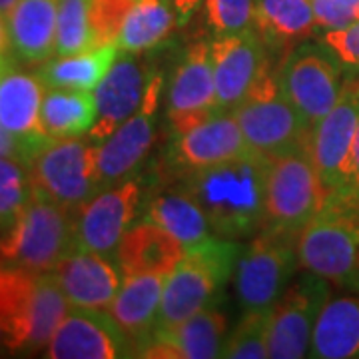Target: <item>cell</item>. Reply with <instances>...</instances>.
<instances>
[{"mask_svg": "<svg viewBox=\"0 0 359 359\" xmlns=\"http://www.w3.org/2000/svg\"><path fill=\"white\" fill-rule=\"evenodd\" d=\"M269 162L268 156L248 150L230 162L188 174L184 190L202 205L216 236L238 240L264 228Z\"/></svg>", "mask_w": 359, "mask_h": 359, "instance_id": "1", "label": "cell"}, {"mask_svg": "<svg viewBox=\"0 0 359 359\" xmlns=\"http://www.w3.org/2000/svg\"><path fill=\"white\" fill-rule=\"evenodd\" d=\"M299 266L359 294V186L327 194L297 236Z\"/></svg>", "mask_w": 359, "mask_h": 359, "instance_id": "2", "label": "cell"}, {"mask_svg": "<svg viewBox=\"0 0 359 359\" xmlns=\"http://www.w3.org/2000/svg\"><path fill=\"white\" fill-rule=\"evenodd\" d=\"M76 250V212L66 210L32 188L14 228L0 238V259L32 273L54 271Z\"/></svg>", "mask_w": 359, "mask_h": 359, "instance_id": "3", "label": "cell"}, {"mask_svg": "<svg viewBox=\"0 0 359 359\" xmlns=\"http://www.w3.org/2000/svg\"><path fill=\"white\" fill-rule=\"evenodd\" d=\"M240 245L226 238H210L186 248L176 269L164 282L158 325L168 327L212 306L238 264Z\"/></svg>", "mask_w": 359, "mask_h": 359, "instance_id": "4", "label": "cell"}, {"mask_svg": "<svg viewBox=\"0 0 359 359\" xmlns=\"http://www.w3.org/2000/svg\"><path fill=\"white\" fill-rule=\"evenodd\" d=\"M32 188L66 210L76 212L102 190L98 144L80 138H48L26 158Z\"/></svg>", "mask_w": 359, "mask_h": 359, "instance_id": "5", "label": "cell"}, {"mask_svg": "<svg viewBox=\"0 0 359 359\" xmlns=\"http://www.w3.org/2000/svg\"><path fill=\"white\" fill-rule=\"evenodd\" d=\"M231 112L248 146L268 158L285 154L309 142L311 128L306 118L285 98L278 76H271L268 70H264Z\"/></svg>", "mask_w": 359, "mask_h": 359, "instance_id": "6", "label": "cell"}, {"mask_svg": "<svg viewBox=\"0 0 359 359\" xmlns=\"http://www.w3.org/2000/svg\"><path fill=\"white\" fill-rule=\"evenodd\" d=\"M323 190L309 154V142L269 162L264 228L299 233L321 210Z\"/></svg>", "mask_w": 359, "mask_h": 359, "instance_id": "7", "label": "cell"}, {"mask_svg": "<svg viewBox=\"0 0 359 359\" xmlns=\"http://www.w3.org/2000/svg\"><path fill=\"white\" fill-rule=\"evenodd\" d=\"M278 84L313 128L339 100L346 72L321 40H304L287 52L278 72Z\"/></svg>", "mask_w": 359, "mask_h": 359, "instance_id": "8", "label": "cell"}, {"mask_svg": "<svg viewBox=\"0 0 359 359\" xmlns=\"http://www.w3.org/2000/svg\"><path fill=\"white\" fill-rule=\"evenodd\" d=\"M297 236L264 228L236 266V294L244 309L271 308L299 268Z\"/></svg>", "mask_w": 359, "mask_h": 359, "instance_id": "9", "label": "cell"}, {"mask_svg": "<svg viewBox=\"0 0 359 359\" xmlns=\"http://www.w3.org/2000/svg\"><path fill=\"white\" fill-rule=\"evenodd\" d=\"M359 124V76H346L335 106L309 132V154L325 194L355 188L353 144Z\"/></svg>", "mask_w": 359, "mask_h": 359, "instance_id": "10", "label": "cell"}, {"mask_svg": "<svg viewBox=\"0 0 359 359\" xmlns=\"http://www.w3.org/2000/svg\"><path fill=\"white\" fill-rule=\"evenodd\" d=\"M330 299V282L313 271H306L290 283L282 297L271 306L269 358L299 359L309 355L316 325Z\"/></svg>", "mask_w": 359, "mask_h": 359, "instance_id": "11", "label": "cell"}, {"mask_svg": "<svg viewBox=\"0 0 359 359\" xmlns=\"http://www.w3.org/2000/svg\"><path fill=\"white\" fill-rule=\"evenodd\" d=\"M162 88L164 78L154 72L140 108L128 120H124L102 144H98V172L102 190L128 180L150 152L156 138Z\"/></svg>", "mask_w": 359, "mask_h": 359, "instance_id": "12", "label": "cell"}, {"mask_svg": "<svg viewBox=\"0 0 359 359\" xmlns=\"http://www.w3.org/2000/svg\"><path fill=\"white\" fill-rule=\"evenodd\" d=\"M134 358V346L114 316L106 309L76 308L68 311L46 347L50 359Z\"/></svg>", "mask_w": 359, "mask_h": 359, "instance_id": "13", "label": "cell"}, {"mask_svg": "<svg viewBox=\"0 0 359 359\" xmlns=\"http://www.w3.org/2000/svg\"><path fill=\"white\" fill-rule=\"evenodd\" d=\"M142 200L136 180L104 188L76 210V250L110 256L130 230Z\"/></svg>", "mask_w": 359, "mask_h": 359, "instance_id": "14", "label": "cell"}, {"mask_svg": "<svg viewBox=\"0 0 359 359\" xmlns=\"http://www.w3.org/2000/svg\"><path fill=\"white\" fill-rule=\"evenodd\" d=\"M218 112L210 42L190 46L176 66L168 88V120L172 136L188 132Z\"/></svg>", "mask_w": 359, "mask_h": 359, "instance_id": "15", "label": "cell"}, {"mask_svg": "<svg viewBox=\"0 0 359 359\" xmlns=\"http://www.w3.org/2000/svg\"><path fill=\"white\" fill-rule=\"evenodd\" d=\"M264 46L266 42L256 28L222 34L210 42L218 112L233 110L268 70Z\"/></svg>", "mask_w": 359, "mask_h": 359, "instance_id": "16", "label": "cell"}, {"mask_svg": "<svg viewBox=\"0 0 359 359\" xmlns=\"http://www.w3.org/2000/svg\"><path fill=\"white\" fill-rule=\"evenodd\" d=\"M154 76L142 54H120L108 74L94 88L96 98V122L88 138L102 144L124 120H128L140 108L148 84Z\"/></svg>", "mask_w": 359, "mask_h": 359, "instance_id": "17", "label": "cell"}, {"mask_svg": "<svg viewBox=\"0 0 359 359\" xmlns=\"http://www.w3.org/2000/svg\"><path fill=\"white\" fill-rule=\"evenodd\" d=\"M252 150L231 110L212 114L188 132L172 136L168 160L188 174L230 162Z\"/></svg>", "mask_w": 359, "mask_h": 359, "instance_id": "18", "label": "cell"}, {"mask_svg": "<svg viewBox=\"0 0 359 359\" xmlns=\"http://www.w3.org/2000/svg\"><path fill=\"white\" fill-rule=\"evenodd\" d=\"M226 316L214 306L200 309L176 325H158L136 351L148 359H214L222 358L226 341Z\"/></svg>", "mask_w": 359, "mask_h": 359, "instance_id": "19", "label": "cell"}, {"mask_svg": "<svg viewBox=\"0 0 359 359\" xmlns=\"http://www.w3.org/2000/svg\"><path fill=\"white\" fill-rule=\"evenodd\" d=\"M70 306L72 304L68 302L54 271L36 273L32 295L25 311L13 321H8L6 349L39 351L48 346L58 325L68 316Z\"/></svg>", "mask_w": 359, "mask_h": 359, "instance_id": "20", "label": "cell"}, {"mask_svg": "<svg viewBox=\"0 0 359 359\" xmlns=\"http://www.w3.org/2000/svg\"><path fill=\"white\" fill-rule=\"evenodd\" d=\"M66 297L76 308L110 309L122 287L120 268L108 256L74 250L54 269Z\"/></svg>", "mask_w": 359, "mask_h": 359, "instance_id": "21", "label": "cell"}, {"mask_svg": "<svg viewBox=\"0 0 359 359\" xmlns=\"http://www.w3.org/2000/svg\"><path fill=\"white\" fill-rule=\"evenodd\" d=\"M186 254V245L150 219L130 226L116 250L118 268L126 278H168Z\"/></svg>", "mask_w": 359, "mask_h": 359, "instance_id": "22", "label": "cell"}, {"mask_svg": "<svg viewBox=\"0 0 359 359\" xmlns=\"http://www.w3.org/2000/svg\"><path fill=\"white\" fill-rule=\"evenodd\" d=\"M44 88L39 76L26 72L4 70L0 74V122L22 140L25 162L40 142L48 138L40 120V108L46 94Z\"/></svg>", "mask_w": 359, "mask_h": 359, "instance_id": "23", "label": "cell"}, {"mask_svg": "<svg viewBox=\"0 0 359 359\" xmlns=\"http://www.w3.org/2000/svg\"><path fill=\"white\" fill-rule=\"evenodd\" d=\"M58 0H18L6 18L8 40L26 62H46L56 48Z\"/></svg>", "mask_w": 359, "mask_h": 359, "instance_id": "24", "label": "cell"}, {"mask_svg": "<svg viewBox=\"0 0 359 359\" xmlns=\"http://www.w3.org/2000/svg\"><path fill=\"white\" fill-rule=\"evenodd\" d=\"M164 282L166 278L160 276L126 278L110 306V313L114 316V320L120 323V327L126 332L134 346V358L138 347L158 327Z\"/></svg>", "mask_w": 359, "mask_h": 359, "instance_id": "25", "label": "cell"}, {"mask_svg": "<svg viewBox=\"0 0 359 359\" xmlns=\"http://www.w3.org/2000/svg\"><path fill=\"white\" fill-rule=\"evenodd\" d=\"M309 358L359 359V294L327 302L313 332Z\"/></svg>", "mask_w": 359, "mask_h": 359, "instance_id": "26", "label": "cell"}, {"mask_svg": "<svg viewBox=\"0 0 359 359\" xmlns=\"http://www.w3.org/2000/svg\"><path fill=\"white\" fill-rule=\"evenodd\" d=\"M256 30L266 46L287 48L318 32L311 0H254Z\"/></svg>", "mask_w": 359, "mask_h": 359, "instance_id": "27", "label": "cell"}, {"mask_svg": "<svg viewBox=\"0 0 359 359\" xmlns=\"http://www.w3.org/2000/svg\"><path fill=\"white\" fill-rule=\"evenodd\" d=\"M178 25L184 20L170 0H136L116 46L120 54H144L162 44Z\"/></svg>", "mask_w": 359, "mask_h": 359, "instance_id": "28", "label": "cell"}, {"mask_svg": "<svg viewBox=\"0 0 359 359\" xmlns=\"http://www.w3.org/2000/svg\"><path fill=\"white\" fill-rule=\"evenodd\" d=\"M96 98L90 90L50 88L44 94L40 120L52 138H80L96 122Z\"/></svg>", "mask_w": 359, "mask_h": 359, "instance_id": "29", "label": "cell"}, {"mask_svg": "<svg viewBox=\"0 0 359 359\" xmlns=\"http://www.w3.org/2000/svg\"><path fill=\"white\" fill-rule=\"evenodd\" d=\"M120 50L116 44L58 56V60H46L39 70V78L46 88H78L94 90L108 70L112 68Z\"/></svg>", "mask_w": 359, "mask_h": 359, "instance_id": "30", "label": "cell"}, {"mask_svg": "<svg viewBox=\"0 0 359 359\" xmlns=\"http://www.w3.org/2000/svg\"><path fill=\"white\" fill-rule=\"evenodd\" d=\"M148 219L170 231L186 248L214 238L202 205L186 190L168 192L154 198L148 208Z\"/></svg>", "mask_w": 359, "mask_h": 359, "instance_id": "31", "label": "cell"}, {"mask_svg": "<svg viewBox=\"0 0 359 359\" xmlns=\"http://www.w3.org/2000/svg\"><path fill=\"white\" fill-rule=\"evenodd\" d=\"M271 308L245 309L244 318L233 327L222 349L226 359H266L269 358L268 332Z\"/></svg>", "mask_w": 359, "mask_h": 359, "instance_id": "32", "label": "cell"}, {"mask_svg": "<svg viewBox=\"0 0 359 359\" xmlns=\"http://www.w3.org/2000/svg\"><path fill=\"white\" fill-rule=\"evenodd\" d=\"M32 196V184L25 164L0 158V238L13 230Z\"/></svg>", "mask_w": 359, "mask_h": 359, "instance_id": "33", "label": "cell"}, {"mask_svg": "<svg viewBox=\"0 0 359 359\" xmlns=\"http://www.w3.org/2000/svg\"><path fill=\"white\" fill-rule=\"evenodd\" d=\"M94 48L88 18V0H58L56 56H70Z\"/></svg>", "mask_w": 359, "mask_h": 359, "instance_id": "34", "label": "cell"}, {"mask_svg": "<svg viewBox=\"0 0 359 359\" xmlns=\"http://www.w3.org/2000/svg\"><path fill=\"white\" fill-rule=\"evenodd\" d=\"M136 0H88V18L94 48L116 44Z\"/></svg>", "mask_w": 359, "mask_h": 359, "instance_id": "35", "label": "cell"}, {"mask_svg": "<svg viewBox=\"0 0 359 359\" xmlns=\"http://www.w3.org/2000/svg\"><path fill=\"white\" fill-rule=\"evenodd\" d=\"M204 8L214 36L256 28L254 0H204Z\"/></svg>", "mask_w": 359, "mask_h": 359, "instance_id": "36", "label": "cell"}, {"mask_svg": "<svg viewBox=\"0 0 359 359\" xmlns=\"http://www.w3.org/2000/svg\"><path fill=\"white\" fill-rule=\"evenodd\" d=\"M36 273L18 266H0V316L13 321L25 311Z\"/></svg>", "mask_w": 359, "mask_h": 359, "instance_id": "37", "label": "cell"}, {"mask_svg": "<svg viewBox=\"0 0 359 359\" xmlns=\"http://www.w3.org/2000/svg\"><path fill=\"white\" fill-rule=\"evenodd\" d=\"M318 40L334 52L346 76H359V22L339 30L320 32Z\"/></svg>", "mask_w": 359, "mask_h": 359, "instance_id": "38", "label": "cell"}, {"mask_svg": "<svg viewBox=\"0 0 359 359\" xmlns=\"http://www.w3.org/2000/svg\"><path fill=\"white\" fill-rule=\"evenodd\" d=\"M318 32L339 30L359 22V0H311Z\"/></svg>", "mask_w": 359, "mask_h": 359, "instance_id": "39", "label": "cell"}, {"mask_svg": "<svg viewBox=\"0 0 359 359\" xmlns=\"http://www.w3.org/2000/svg\"><path fill=\"white\" fill-rule=\"evenodd\" d=\"M0 158H11L20 164L25 162V144L13 132L4 128L2 122H0Z\"/></svg>", "mask_w": 359, "mask_h": 359, "instance_id": "40", "label": "cell"}, {"mask_svg": "<svg viewBox=\"0 0 359 359\" xmlns=\"http://www.w3.org/2000/svg\"><path fill=\"white\" fill-rule=\"evenodd\" d=\"M176 8H178L180 16H182V20L186 22L190 16H192V13L198 8V4L202 2V0H170Z\"/></svg>", "mask_w": 359, "mask_h": 359, "instance_id": "41", "label": "cell"}, {"mask_svg": "<svg viewBox=\"0 0 359 359\" xmlns=\"http://www.w3.org/2000/svg\"><path fill=\"white\" fill-rule=\"evenodd\" d=\"M11 48V40H8V28H6V20L0 16V54Z\"/></svg>", "mask_w": 359, "mask_h": 359, "instance_id": "42", "label": "cell"}, {"mask_svg": "<svg viewBox=\"0 0 359 359\" xmlns=\"http://www.w3.org/2000/svg\"><path fill=\"white\" fill-rule=\"evenodd\" d=\"M353 176H355V184L359 186V124H358V134H355V144H353Z\"/></svg>", "mask_w": 359, "mask_h": 359, "instance_id": "43", "label": "cell"}, {"mask_svg": "<svg viewBox=\"0 0 359 359\" xmlns=\"http://www.w3.org/2000/svg\"><path fill=\"white\" fill-rule=\"evenodd\" d=\"M18 4V0H0V16L6 20L8 14L13 13V8Z\"/></svg>", "mask_w": 359, "mask_h": 359, "instance_id": "44", "label": "cell"}, {"mask_svg": "<svg viewBox=\"0 0 359 359\" xmlns=\"http://www.w3.org/2000/svg\"><path fill=\"white\" fill-rule=\"evenodd\" d=\"M8 341V321L0 316V347H6Z\"/></svg>", "mask_w": 359, "mask_h": 359, "instance_id": "45", "label": "cell"}, {"mask_svg": "<svg viewBox=\"0 0 359 359\" xmlns=\"http://www.w3.org/2000/svg\"><path fill=\"white\" fill-rule=\"evenodd\" d=\"M4 70H6V66H4V62H2V54H0V74H2Z\"/></svg>", "mask_w": 359, "mask_h": 359, "instance_id": "46", "label": "cell"}]
</instances>
